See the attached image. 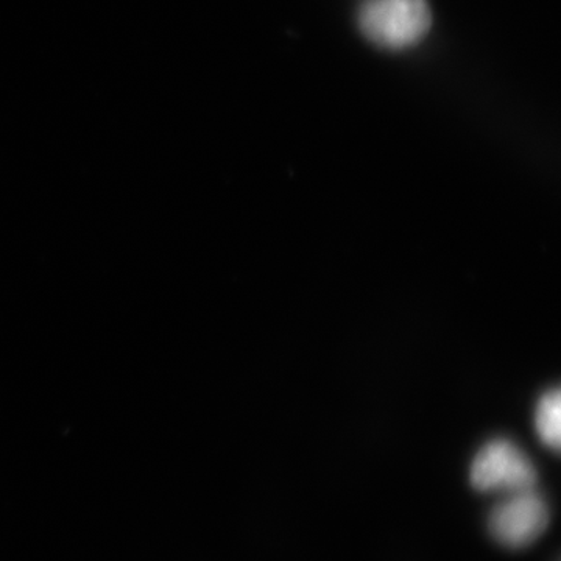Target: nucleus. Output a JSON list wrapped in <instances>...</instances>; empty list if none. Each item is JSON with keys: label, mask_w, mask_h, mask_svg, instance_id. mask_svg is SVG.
<instances>
[{"label": "nucleus", "mask_w": 561, "mask_h": 561, "mask_svg": "<svg viewBox=\"0 0 561 561\" xmlns=\"http://www.w3.org/2000/svg\"><path fill=\"white\" fill-rule=\"evenodd\" d=\"M472 486L481 491L531 490L537 482V471L526 454L508 440L486 443L471 465Z\"/></svg>", "instance_id": "f03ea898"}, {"label": "nucleus", "mask_w": 561, "mask_h": 561, "mask_svg": "<svg viewBox=\"0 0 561 561\" xmlns=\"http://www.w3.org/2000/svg\"><path fill=\"white\" fill-rule=\"evenodd\" d=\"M357 25L381 49H411L430 33L432 10L427 0H364Z\"/></svg>", "instance_id": "f257e3e1"}, {"label": "nucleus", "mask_w": 561, "mask_h": 561, "mask_svg": "<svg viewBox=\"0 0 561 561\" xmlns=\"http://www.w3.org/2000/svg\"><path fill=\"white\" fill-rule=\"evenodd\" d=\"M560 390L553 389L546 391L540 398V401H538L537 411H535V430H537L540 440L545 443L548 448L553 449V451H559L560 449Z\"/></svg>", "instance_id": "20e7f679"}, {"label": "nucleus", "mask_w": 561, "mask_h": 561, "mask_svg": "<svg viewBox=\"0 0 561 561\" xmlns=\"http://www.w3.org/2000/svg\"><path fill=\"white\" fill-rule=\"evenodd\" d=\"M490 515V530L501 545L524 548L540 537L548 524V507L534 490L516 491Z\"/></svg>", "instance_id": "7ed1b4c3"}]
</instances>
